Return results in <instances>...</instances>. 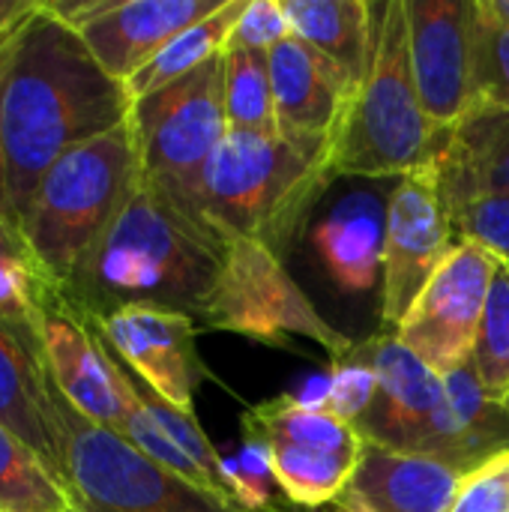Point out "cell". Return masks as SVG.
<instances>
[{
    "mask_svg": "<svg viewBox=\"0 0 509 512\" xmlns=\"http://www.w3.org/2000/svg\"><path fill=\"white\" fill-rule=\"evenodd\" d=\"M267 57L279 135L300 141H333L357 81L297 36L282 39Z\"/></svg>",
    "mask_w": 509,
    "mask_h": 512,
    "instance_id": "cell-15",
    "label": "cell"
},
{
    "mask_svg": "<svg viewBox=\"0 0 509 512\" xmlns=\"http://www.w3.org/2000/svg\"><path fill=\"white\" fill-rule=\"evenodd\" d=\"M270 512H300L297 507H291V510H270Z\"/></svg>",
    "mask_w": 509,
    "mask_h": 512,
    "instance_id": "cell-41",
    "label": "cell"
},
{
    "mask_svg": "<svg viewBox=\"0 0 509 512\" xmlns=\"http://www.w3.org/2000/svg\"><path fill=\"white\" fill-rule=\"evenodd\" d=\"M36 324L45 369L57 393L87 420L123 432V396L111 372V357L90 321L51 282L39 297Z\"/></svg>",
    "mask_w": 509,
    "mask_h": 512,
    "instance_id": "cell-13",
    "label": "cell"
},
{
    "mask_svg": "<svg viewBox=\"0 0 509 512\" xmlns=\"http://www.w3.org/2000/svg\"><path fill=\"white\" fill-rule=\"evenodd\" d=\"M222 474H225L228 495L246 512L291 510L294 507L282 495V489L273 477V468H270V453L261 444L246 441L234 456H225Z\"/></svg>",
    "mask_w": 509,
    "mask_h": 512,
    "instance_id": "cell-31",
    "label": "cell"
},
{
    "mask_svg": "<svg viewBox=\"0 0 509 512\" xmlns=\"http://www.w3.org/2000/svg\"><path fill=\"white\" fill-rule=\"evenodd\" d=\"M249 0H228L219 12H213L210 18L186 27L183 33H177L144 69H138L129 81H126V93L135 99L156 93L159 87H168L171 81L195 72L198 66H204L207 60H213L216 54H225L228 39L243 15Z\"/></svg>",
    "mask_w": 509,
    "mask_h": 512,
    "instance_id": "cell-24",
    "label": "cell"
},
{
    "mask_svg": "<svg viewBox=\"0 0 509 512\" xmlns=\"http://www.w3.org/2000/svg\"><path fill=\"white\" fill-rule=\"evenodd\" d=\"M360 345L375 369L378 387L354 432L369 444L414 453L423 429L444 402V378L408 351L396 333H378Z\"/></svg>",
    "mask_w": 509,
    "mask_h": 512,
    "instance_id": "cell-14",
    "label": "cell"
},
{
    "mask_svg": "<svg viewBox=\"0 0 509 512\" xmlns=\"http://www.w3.org/2000/svg\"><path fill=\"white\" fill-rule=\"evenodd\" d=\"M507 405H509V402H507Z\"/></svg>",
    "mask_w": 509,
    "mask_h": 512,
    "instance_id": "cell-42",
    "label": "cell"
},
{
    "mask_svg": "<svg viewBox=\"0 0 509 512\" xmlns=\"http://www.w3.org/2000/svg\"><path fill=\"white\" fill-rule=\"evenodd\" d=\"M291 33L339 63L357 84L372 51V3L366 0H282Z\"/></svg>",
    "mask_w": 509,
    "mask_h": 512,
    "instance_id": "cell-22",
    "label": "cell"
},
{
    "mask_svg": "<svg viewBox=\"0 0 509 512\" xmlns=\"http://www.w3.org/2000/svg\"><path fill=\"white\" fill-rule=\"evenodd\" d=\"M57 477L72 512H246L177 477L120 432L78 414L48 384Z\"/></svg>",
    "mask_w": 509,
    "mask_h": 512,
    "instance_id": "cell-6",
    "label": "cell"
},
{
    "mask_svg": "<svg viewBox=\"0 0 509 512\" xmlns=\"http://www.w3.org/2000/svg\"><path fill=\"white\" fill-rule=\"evenodd\" d=\"M450 512H509V456L468 477Z\"/></svg>",
    "mask_w": 509,
    "mask_h": 512,
    "instance_id": "cell-34",
    "label": "cell"
},
{
    "mask_svg": "<svg viewBox=\"0 0 509 512\" xmlns=\"http://www.w3.org/2000/svg\"><path fill=\"white\" fill-rule=\"evenodd\" d=\"M114 3L117 0H42V9L60 24H66L69 30L81 33L99 15H105Z\"/></svg>",
    "mask_w": 509,
    "mask_h": 512,
    "instance_id": "cell-35",
    "label": "cell"
},
{
    "mask_svg": "<svg viewBox=\"0 0 509 512\" xmlns=\"http://www.w3.org/2000/svg\"><path fill=\"white\" fill-rule=\"evenodd\" d=\"M327 378H330L327 414H333L342 423L354 426L363 417V411L369 408V402L375 396V387H378L375 369H372L363 345L357 342L342 360H333Z\"/></svg>",
    "mask_w": 509,
    "mask_h": 512,
    "instance_id": "cell-32",
    "label": "cell"
},
{
    "mask_svg": "<svg viewBox=\"0 0 509 512\" xmlns=\"http://www.w3.org/2000/svg\"><path fill=\"white\" fill-rule=\"evenodd\" d=\"M48 384L51 378L42 357L39 327L0 315V426L33 447L57 474Z\"/></svg>",
    "mask_w": 509,
    "mask_h": 512,
    "instance_id": "cell-18",
    "label": "cell"
},
{
    "mask_svg": "<svg viewBox=\"0 0 509 512\" xmlns=\"http://www.w3.org/2000/svg\"><path fill=\"white\" fill-rule=\"evenodd\" d=\"M201 324L267 345H285L294 336L312 339L333 360H342L357 345L318 315L279 255L261 243L237 237H228L225 267Z\"/></svg>",
    "mask_w": 509,
    "mask_h": 512,
    "instance_id": "cell-8",
    "label": "cell"
},
{
    "mask_svg": "<svg viewBox=\"0 0 509 512\" xmlns=\"http://www.w3.org/2000/svg\"><path fill=\"white\" fill-rule=\"evenodd\" d=\"M471 366L489 399L509 402V270L504 261H498L492 276Z\"/></svg>",
    "mask_w": 509,
    "mask_h": 512,
    "instance_id": "cell-29",
    "label": "cell"
},
{
    "mask_svg": "<svg viewBox=\"0 0 509 512\" xmlns=\"http://www.w3.org/2000/svg\"><path fill=\"white\" fill-rule=\"evenodd\" d=\"M129 123L141 177L186 213L207 219L201 213V177L228 135L225 54H216L195 72L135 99Z\"/></svg>",
    "mask_w": 509,
    "mask_h": 512,
    "instance_id": "cell-7",
    "label": "cell"
},
{
    "mask_svg": "<svg viewBox=\"0 0 509 512\" xmlns=\"http://www.w3.org/2000/svg\"><path fill=\"white\" fill-rule=\"evenodd\" d=\"M294 36L285 18L282 0H249L225 51H261L270 54L282 39Z\"/></svg>",
    "mask_w": 509,
    "mask_h": 512,
    "instance_id": "cell-33",
    "label": "cell"
},
{
    "mask_svg": "<svg viewBox=\"0 0 509 512\" xmlns=\"http://www.w3.org/2000/svg\"><path fill=\"white\" fill-rule=\"evenodd\" d=\"M261 444L270 453V468L273 477L282 489V495L297 507V510L318 512L327 507L333 498H339L357 471L360 459L348 456H333L324 450L300 447L291 441H252Z\"/></svg>",
    "mask_w": 509,
    "mask_h": 512,
    "instance_id": "cell-25",
    "label": "cell"
},
{
    "mask_svg": "<svg viewBox=\"0 0 509 512\" xmlns=\"http://www.w3.org/2000/svg\"><path fill=\"white\" fill-rule=\"evenodd\" d=\"M225 117L228 132L279 135L267 54L225 51Z\"/></svg>",
    "mask_w": 509,
    "mask_h": 512,
    "instance_id": "cell-28",
    "label": "cell"
},
{
    "mask_svg": "<svg viewBox=\"0 0 509 512\" xmlns=\"http://www.w3.org/2000/svg\"><path fill=\"white\" fill-rule=\"evenodd\" d=\"M441 201L450 216L453 240L489 249L509 270V192L477 189Z\"/></svg>",
    "mask_w": 509,
    "mask_h": 512,
    "instance_id": "cell-30",
    "label": "cell"
},
{
    "mask_svg": "<svg viewBox=\"0 0 509 512\" xmlns=\"http://www.w3.org/2000/svg\"><path fill=\"white\" fill-rule=\"evenodd\" d=\"M24 252H30V249H27L21 231L15 228L12 219H6V216L0 213V261H3V258H12V255H24Z\"/></svg>",
    "mask_w": 509,
    "mask_h": 512,
    "instance_id": "cell-38",
    "label": "cell"
},
{
    "mask_svg": "<svg viewBox=\"0 0 509 512\" xmlns=\"http://www.w3.org/2000/svg\"><path fill=\"white\" fill-rule=\"evenodd\" d=\"M39 0H0V51L12 48L36 18Z\"/></svg>",
    "mask_w": 509,
    "mask_h": 512,
    "instance_id": "cell-36",
    "label": "cell"
},
{
    "mask_svg": "<svg viewBox=\"0 0 509 512\" xmlns=\"http://www.w3.org/2000/svg\"><path fill=\"white\" fill-rule=\"evenodd\" d=\"M495 267L498 258L489 249L456 243L399 324L396 339L438 375L465 366L474 354Z\"/></svg>",
    "mask_w": 509,
    "mask_h": 512,
    "instance_id": "cell-9",
    "label": "cell"
},
{
    "mask_svg": "<svg viewBox=\"0 0 509 512\" xmlns=\"http://www.w3.org/2000/svg\"><path fill=\"white\" fill-rule=\"evenodd\" d=\"M489 6H492V12H495L501 21H507L509 24V0H489Z\"/></svg>",
    "mask_w": 509,
    "mask_h": 512,
    "instance_id": "cell-40",
    "label": "cell"
},
{
    "mask_svg": "<svg viewBox=\"0 0 509 512\" xmlns=\"http://www.w3.org/2000/svg\"><path fill=\"white\" fill-rule=\"evenodd\" d=\"M465 480L438 459L363 441L348 489L375 512H450Z\"/></svg>",
    "mask_w": 509,
    "mask_h": 512,
    "instance_id": "cell-19",
    "label": "cell"
},
{
    "mask_svg": "<svg viewBox=\"0 0 509 512\" xmlns=\"http://www.w3.org/2000/svg\"><path fill=\"white\" fill-rule=\"evenodd\" d=\"M12 51H15V45L0 51V213L6 219H12V213H9V201H6V174H3V81H6V69H9Z\"/></svg>",
    "mask_w": 509,
    "mask_h": 512,
    "instance_id": "cell-37",
    "label": "cell"
},
{
    "mask_svg": "<svg viewBox=\"0 0 509 512\" xmlns=\"http://www.w3.org/2000/svg\"><path fill=\"white\" fill-rule=\"evenodd\" d=\"M453 228L441 201L435 168L399 177L387 198L384 261H381V318L393 330L453 252Z\"/></svg>",
    "mask_w": 509,
    "mask_h": 512,
    "instance_id": "cell-10",
    "label": "cell"
},
{
    "mask_svg": "<svg viewBox=\"0 0 509 512\" xmlns=\"http://www.w3.org/2000/svg\"><path fill=\"white\" fill-rule=\"evenodd\" d=\"M495 111H509V24L492 12L489 0H474L468 114Z\"/></svg>",
    "mask_w": 509,
    "mask_h": 512,
    "instance_id": "cell-27",
    "label": "cell"
},
{
    "mask_svg": "<svg viewBox=\"0 0 509 512\" xmlns=\"http://www.w3.org/2000/svg\"><path fill=\"white\" fill-rule=\"evenodd\" d=\"M441 198L465 192H509V111L468 114L456 129L441 132L432 162Z\"/></svg>",
    "mask_w": 509,
    "mask_h": 512,
    "instance_id": "cell-21",
    "label": "cell"
},
{
    "mask_svg": "<svg viewBox=\"0 0 509 512\" xmlns=\"http://www.w3.org/2000/svg\"><path fill=\"white\" fill-rule=\"evenodd\" d=\"M141 183L132 123L63 153L30 192L18 231L42 270L63 288Z\"/></svg>",
    "mask_w": 509,
    "mask_h": 512,
    "instance_id": "cell-5",
    "label": "cell"
},
{
    "mask_svg": "<svg viewBox=\"0 0 509 512\" xmlns=\"http://www.w3.org/2000/svg\"><path fill=\"white\" fill-rule=\"evenodd\" d=\"M438 147L441 132L420 105L411 69L408 6L372 3V51L333 138V174L405 177L429 168Z\"/></svg>",
    "mask_w": 509,
    "mask_h": 512,
    "instance_id": "cell-4",
    "label": "cell"
},
{
    "mask_svg": "<svg viewBox=\"0 0 509 512\" xmlns=\"http://www.w3.org/2000/svg\"><path fill=\"white\" fill-rule=\"evenodd\" d=\"M333 180V141L228 132L204 168L201 213L282 258Z\"/></svg>",
    "mask_w": 509,
    "mask_h": 512,
    "instance_id": "cell-3",
    "label": "cell"
},
{
    "mask_svg": "<svg viewBox=\"0 0 509 512\" xmlns=\"http://www.w3.org/2000/svg\"><path fill=\"white\" fill-rule=\"evenodd\" d=\"M225 255L228 237L216 225L186 213L141 177L120 216L57 291L84 318L156 306L201 321Z\"/></svg>",
    "mask_w": 509,
    "mask_h": 512,
    "instance_id": "cell-2",
    "label": "cell"
},
{
    "mask_svg": "<svg viewBox=\"0 0 509 512\" xmlns=\"http://www.w3.org/2000/svg\"><path fill=\"white\" fill-rule=\"evenodd\" d=\"M318 512H375V510H372V507H369V504H366L363 498H357V495H354L351 489H345V492H342L339 498H333V501H330L327 507H321Z\"/></svg>",
    "mask_w": 509,
    "mask_h": 512,
    "instance_id": "cell-39",
    "label": "cell"
},
{
    "mask_svg": "<svg viewBox=\"0 0 509 512\" xmlns=\"http://www.w3.org/2000/svg\"><path fill=\"white\" fill-rule=\"evenodd\" d=\"M87 321L138 381L168 405L192 414L204 369L195 348V321L189 315L156 306H126Z\"/></svg>",
    "mask_w": 509,
    "mask_h": 512,
    "instance_id": "cell-11",
    "label": "cell"
},
{
    "mask_svg": "<svg viewBox=\"0 0 509 512\" xmlns=\"http://www.w3.org/2000/svg\"><path fill=\"white\" fill-rule=\"evenodd\" d=\"M405 6L420 105L438 132H450L471 108L474 0H405Z\"/></svg>",
    "mask_w": 509,
    "mask_h": 512,
    "instance_id": "cell-12",
    "label": "cell"
},
{
    "mask_svg": "<svg viewBox=\"0 0 509 512\" xmlns=\"http://www.w3.org/2000/svg\"><path fill=\"white\" fill-rule=\"evenodd\" d=\"M441 378L444 402L423 429L414 453L474 477L509 456V405L483 393L471 360Z\"/></svg>",
    "mask_w": 509,
    "mask_h": 512,
    "instance_id": "cell-16",
    "label": "cell"
},
{
    "mask_svg": "<svg viewBox=\"0 0 509 512\" xmlns=\"http://www.w3.org/2000/svg\"><path fill=\"white\" fill-rule=\"evenodd\" d=\"M387 198L372 189H354L333 201L315 228L318 255L333 282L348 294H363L381 279Z\"/></svg>",
    "mask_w": 509,
    "mask_h": 512,
    "instance_id": "cell-20",
    "label": "cell"
},
{
    "mask_svg": "<svg viewBox=\"0 0 509 512\" xmlns=\"http://www.w3.org/2000/svg\"><path fill=\"white\" fill-rule=\"evenodd\" d=\"M0 512H72L57 474L6 426H0Z\"/></svg>",
    "mask_w": 509,
    "mask_h": 512,
    "instance_id": "cell-26",
    "label": "cell"
},
{
    "mask_svg": "<svg viewBox=\"0 0 509 512\" xmlns=\"http://www.w3.org/2000/svg\"><path fill=\"white\" fill-rule=\"evenodd\" d=\"M240 426H243V441L276 438V441H291L300 447H312L348 459H360L363 450V438L354 432V426L342 423L327 411H312L297 405L291 393L255 405L240 417Z\"/></svg>",
    "mask_w": 509,
    "mask_h": 512,
    "instance_id": "cell-23",
    "label": "cell"
},
{
    "mask_svg": "<svg viewBox=\"0 0 509 512\" xmlns=\"http://www.w3.org/2000/svg\"><path fill=\"white\" fill-rule=\"evenodd\" d=\"M228 0H117L81 30L96 63L120 84L144 69L177 33L210 18Z\"/></svg>",
    "mask_w": 509,
    "mask_h": 512,
    "instance_id": "cell-17",
    "label": "cell"
},
{
    "mask_svg": "<svg viewBox=\"0 0 509 512\" xmlns=\"http://www.w3.org/2000/svg\"><path fill=\"white\" fill-rule=\"evenodd\" d=\"M132 114L126 84L90 54L81 33L42 9L18 36L3 81V174L12 222L42 174L72 147L87 144Z\"/></svg>",
    "mask_w": 509,
    "mask_h": 512,
    "instance_id": "cell-1",
    "label": "cell"
}]
</instances>
